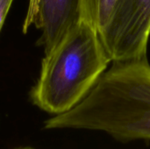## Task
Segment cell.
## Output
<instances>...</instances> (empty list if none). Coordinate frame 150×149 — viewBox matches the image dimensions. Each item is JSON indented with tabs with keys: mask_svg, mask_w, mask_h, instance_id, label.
<instances>
[{
	"mask_svg": "<svg viewBox=\"0 0 150 149\" xmlns=\"http://www.w3.org/2000/svg\"><path fill=\"white\" fill-rule=\"evenodd\" d=\"M44 128L102 132L120 142L150 141V64L147 57L112 61L75 107Z\"/></svg>",
	"mask_w": 150,
	"mask_h": 149,
	"instance_id": "cell-1",
	"label": "cell"
},
{
	"mask_svg": "<svg viewBox=\"0 0 150 149\" xmlns=\"http://www.w3.org/2000/svg\"><path fill=\"white\" fill-rule=\"evenodd\" d=\"M111 62L99 33L79 19L45 54L31 100L50 114L67 112L86 97Z\"/></svg>",
	"mask_w": 150,
	"mask_h": 149,
	"instance_id": "cell-2",
	"label": "cell"
},
{
	"mask_svg": "<svg viewBox=\"0 0 150 149\" xmlns=\"http://www.w3.org/2000/svg\"><path fill=\"white\" fill-rule=\"evenodd\" d=\"M100 38L112 62L147 57L150 0H120Z\"/></svg>",
	"mask_w": 150,
	"mask_h": 149,
	"instance_id": "cell-3",
	"label": "cell"
},
{
	"mask_svg": "<svg viewBox=\"0 0 150 149\" xmlns=\"http://www.w3.org/2000/svg\"><path fill=\"white\" fill-rule=\"evenodd\" d=\"M80 0H30L23 24L25 33L33 25L41 31L38 40L47 54L79 20Z\"/></svg>",
	"mask_w": 150,
	"mask_h": 149,
	"instance_id": "cell-4",
	"label": "cell"
},
{
	"mask_svg": "<svg viewBox=\"0 0 150 149\" xmlns=\"http://www.w3.org/2000/svg\"><path fill=\"white\" fill-rule=\"evenodd\" d=\"M120 0H80L79 19L92 25L101 36L108 27Z\"/></svg>",
	"mask_w": 150,
	"mask_h": 149,
	"instance_id": "cell-5",
	"label": "cell"
},
{
	"mask_svg": "<svg viewBox=\"0 0 150 149\" xmlns=\"http://www.w3.org/2000/svg\"><path fill=\"white\" fill-rule=\"evenodd\" d=\"M13 0H0V32Z\"/></svg>",
	"mask_w": 150,
	"mask_h": 149,
	"instance_id": "cell-6",
	"label": "cell"
}]
</instances>
